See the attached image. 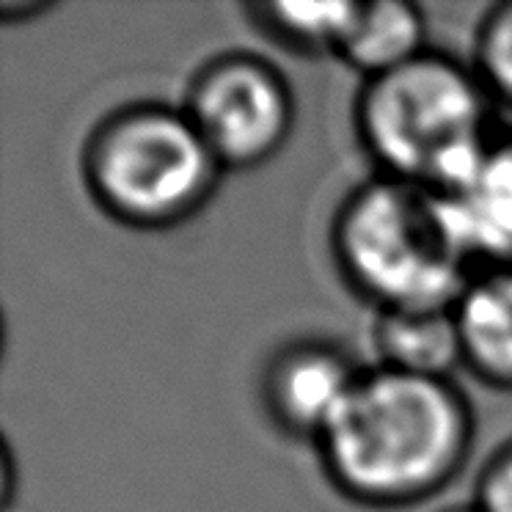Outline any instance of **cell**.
<instances>
[{"label":"cell","mask_w":512,"mask_h":512,"mask_svg":"<svg viewBox=\"0 0 512 512\" xmlns=\"http://www.w3.org/2000/svg\"><path fill=\"white\" fill-rule=\"evenodd\" d=\"M12 493H14V457L12 446H3V507L9 510L12 507Z\"/></svg>","instance_id":"9a60e30c"},{"label":"cell","mask_w":512,"mask_h":512,"mask_svg":"<svg viewBox=\"0 0 512 512\" xmlns=\"http://www.w3.org/2000/svg\"><path fill=\"white\" fill-rule=\"evenodd\" d=\"M474 408L455 380L364 369L328 433L314 444L325 479L369 510L438 496L474 449Z\"/></svg>","instance_id":"6da1fadb"},{"label":"cell","mask_w":512,"mask_h":512,"mask_svg":"<svg viewBox=\"0 0 512 512\" xmlns=\"http://www.w3.org/2000/svg\"><path fill=\"white\" fill-rule=\"evenodd\" d=\"M50 6L42 3V0H3L0 3V14H3V20L6 25L14 23H28V20H34L39 14H45Z\"/></svg>","instance_id":"5bb4252c"},{"label":"cell","mask_w":512,"mask_h":512,"mask_svg":"<svg viewBox=\"0 0 512 512\" xmlns=\"http://www.w3.org/2000/svg\"><path fill=\"white\" fill-rule=\"evenodd\" d=\"M471 67L496 105L512 111V0H501L482 14L474 31Z\"/></svg>","instance_id":"7c38bea8"},{"label":"cell","mask_w":512,"mask_h":512,"mask_svg":"<svg viewBox=\"0 0 512 512\" xmlns=\"http://www.w3.org/2000/svg\"><path fill=\"white\" fill-rule=\"evenodd\" d=\"M223 174L182 105L157 100L105 113L80 152L89 199L135 232H166L196 218Z\"/></svg>","instance_id":"277c9868"},{"label":"cell","mask_w":512,"mask_h":512,"mask_svg":"<svg viewBox=\"0 0 512 512\" xmlns=\"http://www.w3.org/2000/svg\"><path fill=\"white\" fill-rule=\"evenodd\" d=\"M427 17L411 0H358L336 58L364 80L427 53Z\"/></svg>","instance_id":"30bf717a"},{"label":"cell","mask_w":512,"mask_h":512,"mask_svg":"<svg viewBox=\"0 0 512 512\" xmlns=\"http://www.w3.org/2000/svg\"><path fill=\"white\" fill-rule=\"evenodd\" d=\"M438 512H482L474 504V501H468V504H452V507H444V510H438Z\"/></svg>","instance_id":"2e32d148"},{"label":"cell","mask_w":512,"mask_h":512,"mask_svg":"<svg viewBox=\"0 0 512 512\" xmlns=\"http://www.w3.org/2000/svg\"><path fill=\"white\" fill-rule=\"evenodd\" d=\"M182 111L226 174L270 163L295 130L290 80L268 58L240 50L196 69Z\"/></svg>","instance_id":"5b68a950"},{"label":"cell","mask_w":512,"mask_h":512,"mask_svg":"<svg viewBox=\"0 0 512 512\" xmlns=\"http://www.w3.org/2000/svg\"><path fill=\"white\" fill-rule=\"evenodd\" d=\"M482 268H512V124L496 127L466 179L441 193Z\"/></svg>","instance_id":"52a82bcc"},{"label":"cell","mask_w":512,"mask_h":512,"mask_svg":"<svg viewBox=\"0 0 512 512\" xmlns=\"http://www.w3.org/2000/svg\"><path fill=\"white\" fill-rule=\"evenodd\" d=\"M463 369L512 391V268H482L455 303Z\"/></svg>","instance_id":"ba28073f"},{"label":"cell","mask_w":512,"mask_h":512,"mask_svg":"<svg viewBox=\"0 0 512 512\" xmlns=\"http://www.w3.org/2000/svg\"><path fill=\"white\" fill-rule=\"evenodd\" d=\"M358 0L336 3H290L259 0L248 3L245 14L262 36L298 56H334L345 39Z\"/></svg>","instance_id":"8fae6325"},{"label":"cell","mask_w":512,"mask_h":512,"mask_svg":"<svg viewBox=\"0 0 512 512\" xmlns=\"http://www.w3.org/2000/svg\"><path fill=\"white\" fill-rule=\"evenodd\" d=\"M328 243L342 281L375 312L455 309L482 270L444 196L386 174L347 193Z\"/></svg>","instance_id":"7a4b0ae2"},{"label":"cell","mask_w":512,"mask_h":512,"mask_svg":"<svg viewBox=\"0 0 512 512\" xmlns=\"http://www.w3.org/2000/svg\"><path fill=\"white\" fill-rule=\"evenodd\" d=\"M364 369L328 339L281 345L259 378V400L284 435L317 444L353 397Z\"/></svg>","instance_id":"8992f818"},{"label":"cell","mask_w":512,"mask_h":512,"mask_svg":"<svg viewBox=\"0 0 512 512\" xmlns=\"http://www.w3.org/2000/svg\"><path fill=\"white\" fill-rule=\"evenodd\" d=\"M372 347L378 367L405 375L455 380L457 369H463L455 309L375 312Z\"/></svg>","instance_id":"9c48e42d"},{"label":"cell","mask_w":512,"mask_h":512,"mask_svg":"<svg viewBox=\"0 0 512 512\" xmlns=\"http://www.w3.org/2000/svg\"><path fill=\"white\" fill-rule=\"evenodd\" d=\"M496 108L477 69L449 53L427 50L364 80L353 124L378 174L449 193L496 133Z\"/></svg>","instance_id":"3957f363"},{"label":"cell","mask_w":512,"mask_h":512,"mask_svg":"<svg viewBox=\"0 0 512 512\" xmlns=\"http://www.w3.org/2000/svg\"><path fill=\"white\" fill-rule=\"evenodd\" d=\"M474 504L482 512H512V438H504L479 468Z\"/></svg>","instance_id":"4fadbf2b"}]
</instances>
